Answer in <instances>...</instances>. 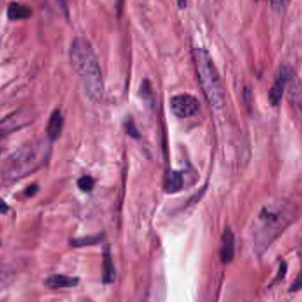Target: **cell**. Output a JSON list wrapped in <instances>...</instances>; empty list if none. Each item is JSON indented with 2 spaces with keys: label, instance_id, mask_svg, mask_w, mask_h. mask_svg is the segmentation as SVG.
Here are the masks:
<instances>
[{
  "label": "cell",
  "instance_id": "obj_3",
  "mask_svg": "<svg viewBox=\"0 0 302 302\" xmlns=\"http://www.w3.org/2000/svg\"><path fill=\"white\" fill-rule=\"evenodd\" d=\"M199 82L208 102L215 110L222 109L226 99V89L211 54L203 48L193 52Z\"/></svg>",
  "mask_w": 302,
  "mask_h": 302
},
{
  "label": "cell",
  "instance_id": "obj_4",
  "mask_svg": "<svg viewBox=\"0 0 302 302\" xmlns=\"http://www.w3.org/2000/svg\"><path fill=\"white\" fill-rule=\"evenodd\" d=\"M45 157L43 148L38 144L28 145L17 151L9 163L8 172L12 177H21L35 171Z\"/></svg>",
  "mask_w": 302,
  "mask_h": 302
},
{
  "label": "cell",
  "instance_id": "obj_19",
  "mask_svg": "<svg viewBox=\"0 0 302 302\" xmlns=\"http://www.w3.org/2000/svg\"><path fill=\"white\" fill-rule=\"evenodd\" d=\"M126 129H127V133L131 135V136H134V137H137L138 136V131H137V129H136V127L133 124V122H130V121L127 122Z\"/></svg>",
  "mask_w": 302,
  "mask_h": 302
},
{
  "label": "cell",
  "instance_id": "obj_12",
  "mask_svg": "<svg viewBox=\"0 0 302 302\" xmlns=\"http://www.w3.org/2000/svg\"><path fill=\"white\" fill-rule=\"evenodd\" d=\"M31 10L23 4L18 3H11L7 8V16L10 20H26L31 16Z\"/></svg>",
  "mask_w": 302,
  "mask_h": 302
},
{
  "label": "cell",
  "instance_id": "obj_1",
  "mask_svg": "<svg viewBox=\"0 0 302 302\" xmlns=\"http://www.w3.org/2000/svg\"><path fill=\"white\" fill-rule=\"evenodd\" d=\"M69 55L72 67L81 79L88 98L98 102L103 97V76L91 44L84 37H76L72 43Z\"/></svg>",
  "mask_w": 302,
  "mask_h": 302
},
{
  "label": "cell",
  "instance_id": "obj_11",
  "mask_svg": "<svg viewBox=\"0 0 302 302\" xmlns=\"http://www.w3.org/2000/svg\"><path fill=\"white\" fill-rule=\"evenodd\" d=\"M184 184L182 175L178 171L167 172L164 178V189L169 194H175L181 190Z\"/></svg>",
  "mask_w": 302,
  "mask_h": 302
},
{
  "label": "cell",
  "instance_id": "obj_20",
  "mask_svg": "<svg viewBox=\"0 0 302 302\" xmlns=\"http://www.w3.org/2000/svg\"><path fill=\"white\" fill-rule=\"evenodd\" d=\"M8 211V206L2 199L0 198V214L5 213Z\"/></svg>",
  "mask_w": 302,
  "mask_h": 302
},
{
  "label": "cell",
  "instance_id": "obj_22",
  "mask_svg": "<svg viewBox=\"0 0 302 302\" xmlns=\"http://www.w3.org/2000/svg\"><path fill=\"white\" fill-rule=\"evenodd\" d=\"M177 2H178L179 7L181 9L186 7V5H187V0H177Z\"/></svg>",
  "mask_w": 302,
  "mask_h": 302
},
{
  "label": "cell",
  "instance_id": "obj_6",
  "mask_svg": "<svg viewBox=\"0 0 302 302\" xmlns=\"http://www.w3.org/2000/svg\"><path fill=\"white\" fill-rule=\"evenodd\" d=\"M293 76V72L290 68L283 67L279 71L278 78L269 91V102L272 106H277L282 99L283 93L286 84Z\"/></svg>",
  "mask_w": 302,
  "mask_h": 302
},
{
  "label": "cell",
  "instance_id": "obj_18",
  "mask_svg": "<svg viewBox=\"0 0 302 302\" xmlns=\"http://www.w3.org/2000/svg\"><path fill=\"white\" fill-rule=\"evenodd\" d=\"M286 268H287V266H286V262H282L281 265H280V269H279V271H278V276L275 278L274 283H278L282 280L284 277H285V275H286Z\"/></svg>",
  "mask_w": 302,
  "mask_h": 302
},
{
  "label": "cell",
  "instance_id": "obj_7",
  "mask_svg": "<svg viewBox=\"0 0 302 302\" xmlns=\"http://www.w3.org/2000/svg\"><path fill=\"white\" fill-rule=\"evenodd\" d=\"M221 260L230 262L234 255V235L230 228H226L222 236V246L220 251Z\"/></svg>",
  "mask_w": 302,
  "mask_h": 302
},
{
  "label": "cell",
  "instance_id": "obj_8",
  "mask_svg": "<svg viewBox=\"0 0 302 302\" xmlns=\"http://www.w3.org/2000/svg\"><path fill=\"white\" fill-rule=\"evenodd\" d=\"M79 284V278L67 275H52L45 280V285L50 288H70Z\"/></svg>",
  "mask_w": 302,
  "mask_h": 302
},
{
  "label": "cell",
  "instance_id": "obj_17",
  "mask_svg": "<svg viewBox=\"0 0 302 302\" xmlns=\"http://www.w3.org/2000/svg\"><path fill=\"white\" fill-rule=\"evenodd\" d=\"M302 272L298 275V277L294 280L293 285L291 286V292H296V291L302 290Z\"/></svg>",
  "mask_w": 302,
  "mask_h": 302
},
{
  "label": "cell",
  "instance_id": "obj_13",
  "mask_svg": "<svg viewBox=\"0 0 302 302\" xmlns=\"http://www.w3.org/2000/svg\"><path fill=\"white\" fill-rule=\"evenodd\" d=\"M18 116H10L0 122V135H5L20 127V121L18 120Z\"/></svg>",
  "mask_w": 302,
  "mask_h": 302
},
{
  "label": "cell",
  "instance_id": "obj_2",
  "mask_svg": "<svg viewBox=\"0 0 302 302\" xmlns=\"http://www.w3.org/2000/svg\"><path fill=\"white\" fill-rule=\"evenodd\" d=\"M295 210L290 203L275 200L263 207L256 220L255 241L260 249L266 248L290 225Z\"/></svg>",
  "mask_w": 302,
  "mask_h": 302
},
{
  "label": "cell",
  "instance_id": "obj_15",
  "mask_svg": "<svg viewBox=\"0 0 302 302\" xmlns=\"http://www.w3.org/2000/svg\"><path fill=\"white\" fill-rule=\"evenodd\" d=\"M292 0H269L270 8L276 13H283L286 12Z\"/></svg>",
  "mask_w": 302,
  "mask_h": 302
},
{
  "label": "cell",
  "instance_id": "obj_9",
  "mask_svg": "<svg viewBox=\"0 0 302 302\" xmlns=\"http://www.w3.org/2000/svg\"><path fill=\"white\" fill-rule=\"evenodd\" d=\"M63 128V118L60 111L56 110L52 112V115L47 124V135L50 139L54 141L60 137Z\"/></svg>",
  "mask_w": 302,
  "mask_h": 302
},
{
  "label": "cell",
  "instance_id": "obj_5",
  "mask_svg": "<svg viewBox=\"0 0 302 302\" xmlns=\"http://www.w3.org/2000/svg\"><path fill=\"white\" fill-rule=\"evenodd\" d=\"M171 111L179 118H189L195 116L200 111L198 99L191 95H175L171 99Z\"/></svg>",
  "mask_w": 302,
  "mask_h": 302
},
{
  "label": "cell",
  "instance_id": "obj_14",
  "mask_svg": "<svg viewBox=\"0 0 302 302\" xmlns=\"http://www.w3.org/2000/svg\"><path fill=\"white\" fill-rule=\"evenodd\" d=\"M102 240L101 236H94V237H86V238H76L72 241V246L75 247L80 246H91L99 243Z\"/></svg>",
  "mask_w": 302,
  "mask_h": 302
},
{
  "label": "cell",
  "instance_id": "obj_10",
  "mask_svg": "<svg viewBox=\"0 0 302 302\" xmlns=\"http://www.w3.org/2000/svg\"><path fill=\"white\" fill-rule=\"evenodd\" d=\"M116 270L109 247H105L103 254V282L111 284L115 280Z\"/></svg>",
  "mask_w": 302,
  "mask_h": 302
},
{
  "label": "cell",
  "instance_id": "obj_21",
  "mask_svg": "<svg viewBox=\"0 0 302 302\" xmlns=\"http://www.w3.org/2000/svg\"><path fill=\"white\" fill-rule=\"evenodd\" d=\"M37 191V187L36 186H30L28 187V190H27V195L28 196H31V195L36 194V192Z\"/></svg>",
  "mask_w": 302,
  "mask_h": 302
},
{
  "label": "cell",
  "instance_id": "obj_16",
  "mask_svg": "<svg viewBox=\"0 0 302 302\" xmlns=\"http://www.w3.org/2000/svg\"><path fill=\"white\" fill-rule=\"evenodd\" d=\"M94 179L90 176H83L81 178H79L78 180V187H79L80 190L83 191V192H89L93 189L94 187Z\"/></svg>",
  "mask_w": 302,
  "mask_h": 302
}]
</instances>
